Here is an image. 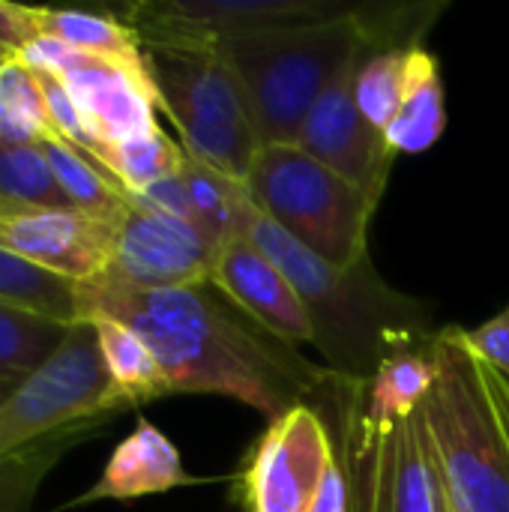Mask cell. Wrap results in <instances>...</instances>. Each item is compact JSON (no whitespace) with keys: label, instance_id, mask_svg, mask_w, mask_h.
<instances>
[{"label":"cell","instance_id":"obj_9","mask_svg":"<svg viewBox=\"0 0 509 512\" xmlns=\"http://www.w3.org/2000/svg\"><path fill=\"white\" fill-rule=\"evenodd\" d=\"M240 501L243 512H348L330 426L312 405L267 423L243 462Z\"/></svg>","mask_w":509,"mask_h":512},{"label":"cell","instance_id":"obj_1","mask_svg":"<svg viewBox=\"0 0 509 512\" xmlns=\"http://www.w3.org/2000/svg\"><path fill=\"white\" fill-rule=\"evenodd\" d=\"M78 321L111 318L153 351L168 396H228L276 420L312 405L330 369L246 315L213 279L186 288H132L108 276L75 288Z\"/></svg>","mask_w":509,"mask_h":512},{"label":"cell","instance_id":"obj_2","mask_svg":"<svg viewBox=\"0 0 509 512\" xmlns=\"http://www.w3.org/2000/svg\"><path fill=\"white\" fill-rule=\"evenodd\" d=\"M246 234L291 279L312 324V345L333 375L369 381L384 360L435 342L441 327H435L432 306L384 282L369 255L348 267L330 264L276 228L255 204Z\"/></svg>","mask_w":509,"mask_h":512},{"label":"cell","instance_id":"obj_10","mask_svg":"<svg viewBox=\"0 0 509 512\" xmlns=\"http://www.w3.org/2000/svg\"><path fill=\"white\" fill-rule=\"evenodd\" d=\"M18 60L30 69L51 72L69 90L90 138L96 141L99 165L105 150L159 126V105L147 72H135L120 63L75 51L48 36H36L33 42H27Z\"/></svg>","mask_w":509,"mask_h":512},{"label":"cell","instance_id":"obj_6","mask_svg":"<svg viewBox=\"0 0 509 512\" xmlns=\"http://www.w3.org/2000/svg\"><path fill=\"white\" fill-rule=\"evenodd\" d=\"M252 204L318 258L348 267L369 255L378 204L300 144H264L246 174Z\"/></svg>","mask_w":509,"mask_h":512},{"label":"cell","instance_id":"obj_32","mask_svg":"<svg viewBox=\"0 0 509 512\" xmlns=\"http://www.w3.org/2000/svg\"><path fill=\"white\" fill-rule=\"evenodd\" d=\"M9 60H18V57H9L6 51H0V66H3V63H9Z\"/></svg>","mask_w":509,"mask_h":512},{"label":"cell","instance_id":"obj_20","mask_svg":"<svg viewBox=\"0 0 509 512\" xmlns=\"http://www.w3.org/2000/svg\"><path fill=\"white\" fill-rule=\"evenodd\" d=\"M39 147L48 156L54 177L75 210L99 216V219H111V222L126 219L132 207V195L96 159H90L87 153H81L78 147H72L54 132L45 135Z\"/></svg>","mask_w":509,"mask_h":512},{"label":"cell","instance_id":"obj_29","mask_svg":"<svg viewBox=\"0 0 509 512\" xmlns=\"http://www.w3.org/2000/svg\"><path fill=\"white\" fill-rule=\"evenodd\" d=\"M51 117L36 72L9 60L0 66V144H39L51 135Z\"/></svg>","mask_w":509,"mask_h":512},{"label":"cell","instance_id":"obj_15","mask_svg":"<svg viewBox=\"0 0 509 512\" xmlns=\"http://www.w3.org/2000/svg\"><path fill=\"white\" fill-rule=\"evenodd\" d=\"M213 282L273 336L312 345V324L291 279L246 231L216 249Z\"/></svg>","mask_w":509,"mask_h":512},{"label":"cell","instance_id":"obj_31","mask_svg":"<svg viewBox=\"0 0 509 512\" xmlns=\"http://www.w3.org/2000/svg\"><path fill=\"white\" fill-rule=\"evenodd\" d=\"M471 345L509 381V306L477 330H468Z\"/></svg>","mask_w":509,"mask_h":512},{"label":"cell","instance_id":"obj_5","mask_svg":"<svg viewBox=\"0 0 509 512\" xmlns=\"http://www.w3.org/2000/svg\"><path fill=\"white\" fill-rule=\"evenodd\" d=\"M312 408L327 420L348 486V512H453L423 411L408 420H375L363 381L333 375Z\"/></svg>","mask_w":509,"mask_h":512},{"label":"cell","instance_id":"obj_28","mask_svg":"<svg viewBox=\"0 0 509 512\" xmlns=\"http://www.w3.org/2000/svg\"><path fill=\"white\" fill-rule=\"evenodd\" d=\"M441 12L444 3H354L363 54L423 48Z\"/></svg>","mask_w":509,"mask_h":512},{"label":"cell","instance_id":"obj_3","mask_svg":"<svg viewBox=\"0 0 509 512\" xmlns=\"http://www.w3.org/2000/svg\"><path fill=\"white\" fill-rule=\"evenodd\" d=\"M435 381L423 423L453 512H509V381L465 327L432 342Z\"/></svg>","mask_w":509,"mask_h":512},{"label":"cell","instance_id":"obj_30","mask_svg":"<svg viewBox=\"0 0 509 512\" xmlns=\"http://www.w3.org/2000/svg\"><path fill=\"white\" fill-rule=\"evenodd\" d=\"M408 54L411 51H378L357 60L354 102L378 132H387L399 114L408 81Z\"/></svg>","mask_w":509,"mask_h":512},{"label":"cell","instance_id":"obj_4","mask_svg":"<svg viewBox=\"0 0 509 512\" xmlns=\"http://www.w3.org/2000/svg\"><path fill=\"white\" fill-rule=\"evenodd\" d=\"M216 51L225 54L243 84L261 147L297 144L327 84L363 51V36L354 3H348L330 18L237 33Z\"/></svg>","mask_w":509,"mask_h":512},{"label":"cell","instance_id":"obj_13","mask_svg":"<svg viewBox=\"0 0 509 512\" xmlns=\"http://www.w3.org/2000/svg\"><path fill=\"white\" fill-rule=\"evenodd\" d=\"M213 255L192 222L132 201L102 276L132 288H186L213 279Z\"/></svg>","mask_w":509,"mask_h":512},{"label":"cell","instance_id":"obj_14","mask_svg":"<svg viewBox=\"0 0 509 512\" xmlns=\"http://www.w3.org/2000/svg\"><path fill=\"white\" fill-rule=\"evenodd\" d=\"M123 222L99 219L75 207L0 219V249L75 285L99 279L114 258Z\"/></svg>","mask_w":509,"mask_h":512},{"label":"cell","instance_id":"obj_18","mask_svg":"<svg viewBox=\"0 0 509 512\" xmlns=\"http://www.w3.org/2000/svg\"><path fill=\"white\" fill-rule=\"evenodd\" d=\"M30 15H33L36 36H48L75 51L144 72L141 39L111 12H75V9L30 6Z\"/></svg>","mask_w":509,"mask_h":512},{"label":"cell","instance_id":"obj_26","mask_svg":"<svg viewBox=\"0 0 509 512\" xmlns=\"http://www.w3.org/2000/svg\"><path fill=\"white\" fill-rule=\"evenodd\" d=\"M75 282L45 273L24 258L0 249V303L36 312L42 318L75 324L78 321V297Z\"/></svg>","mask_w":509,"mask_h":512},{"label":"cell","instance_id":"obj_11","mask_svg":"<svg viewBox=\"0 0 509 512\" xmlns=\"http://www.w3.org/2000/svg\"><path fill=\"white\" fill-rule=\"evenodd\" d=\"M339 0H141L117 12L144 48L216 51L225 39L261 27L339 15Z\"/></svg>","mask_w":509,"mask_h":512},{"label":"cell","instance_id":"obj_22","mask_svg":"<svg viewBox=\"0 0 509 512\" xmlns=\"http://www.w3.org/2000/svg\"><path fill=\"white\" fill-rule=\"evenodd\" d=\"M72 207L39 144H0V219Z\"/></svg>","mask_w":509,"mask_h":512},{"label":"cell","instance_id":"obj_23","mask_svg":"<svg viewBox=\"0 0 509 512\" xmlns=\"http://www.w3.org/2000/svg\"><path fill=\"white\" fill-rule=\"evenodd\" d=\"M87 321L96 327L105 369L129 408H138L159 396H168L165 375H162L153 351L144 345V339L135 330H129L120 321H111V318H87Z\"/></svg>","mask_w":509,"mask_h":512},{"label":"cell","instance_id":"obj_7","mask_svg":"<svg viewBox=\"0 0 509 512\" xmlns=\"http://www.w3.org/2000/svg\"><path fill=\"white\" fill-rule=\"evenodd\" d=\"M144 72L186 156L246 183L261 138L243 84L225 54L144 48Z\"/></svg>","mask_w":509,"mask_h":512},{"label":"cell","instance_id":"obj_24","mask_svg":"<svg viewBox=\"0 0 509 512\" xmlns=\"http://www.w3.org/2000/svg\"><path fill=\"white\" fill-rule=\"evenodd\" d=\"M435 381L432 345L420 351H405L381 363V369L363 381V405L375 420L396 423L414 417Z\"/></svg>","mask_w":509,"mask_h":512},{"label":"cell","instance_id":"obj_12","mask_svg":"<svg viewBox=\"0 0 509 512\" xmlns=\"http://www.w3.org/2000/svg\"><path fill=\"white\" fill-rule=\"evenodd\" d=\"M360 57L363 51L348 60L327 84L303 123L297 144L381 204L396 153L387 144V135L378 132L354 102V69Z\"/></svg>","mask_w":509,"mask_h":512},{"label":"cell","instance_id":"obj_21","mask_svg":"<svg viewBox=\"0 0 509 512\" xmlns=\"http://www.w3.org/2000/svg\"><path fill=\"white\" fill-rule=\"evenodd\" d=\"M69 324L0 303V405L60 348Z\"/></svg>","mask_w":509,"mask_h":512},{"label":"cell","instance_id":"obj_17","mask_svg":"<svg viewBox=\"0 0 509 512\" xmlns=\"http://www.w3.org/2000/svg\"><path fill=\"white\" fill-rule=\"evenodd\" d=\"M447 129V102L438 57L423 45L408 54V81L396 120L390 123L387 144L393 153H423L441 141Z\"/></svg>","mask_w":509,"mask_h":512},{"label":"cell","instance_id":"obj_19","mask_svg":"<svg viewBox=\"0 0 509 512\" xmlns=\"http://www.w3.org/2000/svg\"><path fill=\"white\" fill-rule=\"evenodd\" d=\"M180 180L192 207V219L198 231L207 237V243L213 246V252L225 240L246 231V219L252 213V198L246 192V183L192 156L183 159Z\"/></svg>","mask_w":509,"mask_h":512},{"label":"cell","instance_id":"obj_25","mask_svg":"<svg viewBox=\"0 0 509 512\" xmlns=\"http://www.w3.org/2000/svg\"><path fill=\"white\" fill-rule=\"evenodd\" d=\"M105 426H81L48 435L33 447H24L6 459H0V512H27L33 507L45 477L57 468V462L84 444L87 438L99 435Z\"/></svg>","mask_w":509,"mask_h":512},{"label":"cell","instance_id":"obj_27","mask_svg":"<svg viewBox=\"0 0 509 512\" xmlns=\"http://www.w3.org/2000/svg\"><path fill=\"white\" fill-rule=\"evenodd\" d=\"M186 159V150L180 147V141H174L162 126L135 135L111 150H105L102 156V168L129 192L138 195L174 174H180Z\"/></svg>","mask_w":509,"mask_h":512},{"label":"cell","instance_id":"obj_16","mask_svg":"<svg viewBox=\"0 0 509 512\" xmlns=\"http://www.w3.org/2000/svg\"><path fill=\"white\" fill-rule=\"evenodd\" d=\"M207 483L186 474L177 447L147 420H138L135 432L117 444L105 471L72 507L96 504V501H135L147 495H162L171 489Z\"/></svg>","mask_w":509,"mask_h":512},{"label":"cell","instance_id":"obj_8","mask_svg":"<svg viewBox=\"0 0 509 512\" xmlns=\"http://www.w3.org/2000/svg\"><path fill=\"white\" fill-rule=\"evenodd\" d=\"M126 408L105 369L96 327L75 321L45 366L0 405V459L66 429L108 426Z\"/></svg>","mask_w":509,"mask_h":512}]
</instances>
